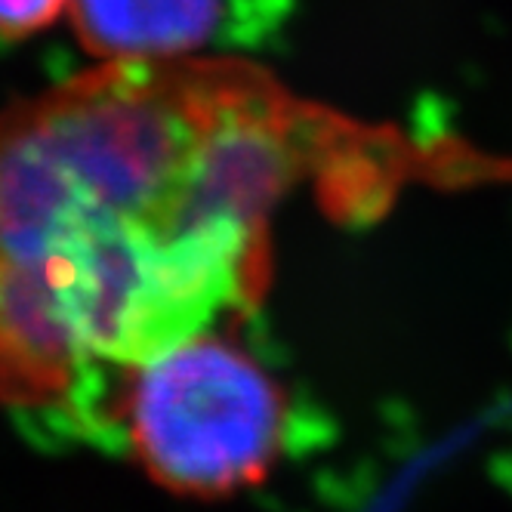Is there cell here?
<instances>
[{
	"label": "cell",
	"instance_id": "1",
	"mask_svg": "<svg viewBox=\"0 0 512 512\" xmlns=\"http://www.w3.org/2000/svg\"><path fill=\"white\" fill-rule=\"evenodd\" d=\"M361 139L226 56L105 59L0 108V395L62 405L256 303L275 204Z\"/></svg>",
	"mask_w": 512,
	"mask_h": 512
},
{
	"label": "cell",
	"instance_id": "2",
	"mask_svg": "<svg viewBox=\"0 0 512 512\" xmlns=\"http://www.w3.org/2000/svg\"><path fill=\"white\" fill-rule=\"evenodd\" d=\"M62 408L155 482L192 497L260 482L294 429L272 374L244 346L207 331L136 364L90 368Z\"/></svg>",
	"mask_w": 512,
	"mask_h": 512
},
{
	"label": "cell",
	"instance_id": "3",
	"mask_svg": "<svg viewBox=\"0 0 512 512\" xmlns=\"http://www.w3.org/2000/svg\"><path fill=\"white\" fill-rule=\"evenodd\" d=\"M287 0H71L84 50L105 59H192L260 38Z\"/></svg>",
	"mask_w": 512,
	"mask_h": 512
},
{
	"label": "cell",
	"instance_id": "4",
	"mask_svg": "<svg viewBox=\"0 0 512 512\" xmlns=\"http://www.w3.org/2000/svg\"><path fill=\"white\" fill-rule=\"evenodd\" d=\"M68 7L71 0H0V34L25 38V34L47 28Z\"/></svg>",
	"mask_w": 512,
	"mask_h": 512
}]
</instances>
